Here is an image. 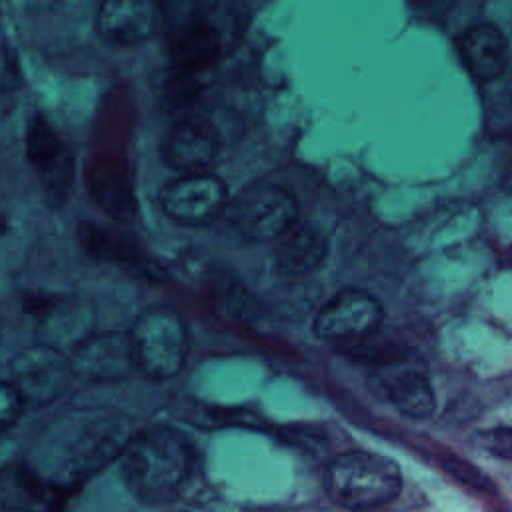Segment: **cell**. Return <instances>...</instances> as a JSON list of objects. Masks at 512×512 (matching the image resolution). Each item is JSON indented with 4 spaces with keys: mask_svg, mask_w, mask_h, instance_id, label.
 <instances>
[{
    "mask_svg": "<svg viewBox=\"0 0 512 512\" xmlns=\"http://www.w3.org/2000/svg\"><path fill=\"white\" fill-rule=\"evenodd\" d=\"M12 386L24 404L42 406L54 402L72 378L68 354L50 344L24 348L12 360Z\"/></svg>",
    "mask_w": 512,
    "mask_h": 512,
    "instance_id": "52a82bcc",
    "label": "cell"
},
{
    "mask_svg": "<svg viewBox=\"0 0 512 512\" xmlns=\"http://www.w3.org/2000/svg\"><path fill=\"white\" fill-rule=\"evenodd\" d=\"M274 252L276 266L292 276H304L314 272L326 258V238L312 226L296 224L282 238H278Z\"/></svg>",
    "mask_w": 512,
    "mask_h": 512,
    "instance_id": "e0dca14e",
    "label": "cell"
},
{
    "mask_svg": "<svg viewBox=\"0 0 512 512\" xmlns=\"http://www.w3.org/2000/svg\"><path fill=\"white\" fill-rule=\"evenodd\" d=\"M160 206L180 226H206L226 212L228 190L218 176L208 172L184 174L162 186Z\"/></svg>",
    "mask_w": 512,
    "mask_h": 512,
    "instance_id": "5b68a950",
    "label": "cell"
},
{
    "mask_svg": "<svg viewBox=\"0 0 512 512\" xmlns=\"http://www.w3.org/2000/svg\"><path fill=\"white\" fill-rule=\"evenodd\" d=\"M234 230L248 240H278L296 226L298 204L294 196L272 182H254L228 202Z\"/></svg>",
    "mask_w": 512,
    "mask_h": 512,
    "instance_id": "277c9868",
    "label": "cell"
},
{
    "mask_svg": "<svg viewBox=\"0 0 512 512\" xmlns=\"http://www.w3.org/2000/svg\"><path fill=\"white\" fill-rule=\"evenodd\" d=\"M476 444L496 458L512 460V426L482 430L476 436Z\"/></svg>",
    "mask_w": 512,
    "mask_h": 512,
    "instance_id": "d6986e66",
    "label": "cell"
},
{
    "mask_svg": "<svg viewBox=\"0 0 512 512\" xmlns=\"http://www.w3.org/2000/svg\"><path fill=\"white\" fill-rule=\"evenodd\" d=\"M328 496L348 510H370L388 504L402 490L400 466L376 452L348 450L338 454L324 476Z\"/></svg>",
    "mask_w": 512,
    "mask_h": 512,
    "instance_id": "7a4b0ae2",
    "label": "cell"
},
{
    "mask_svg": "<svg viewBox=\"0 0 512 512\" xmlns=\"http://www.w3.org/2000/svg\"><path fill=\"white\" fill-rule=\"evenodd\" d=\"M220 150L216 128L204 118H184L176 122L164 138L162 158L166 166L184 174H204L214 164Z\"/></svg>",
    "mask_w": 512,
    "mask_h": 512,
    "instance_id": "8fae6325",
    "label": "cell"
},
{
    "mask_svg": "<svg viewBox=\"0 0 512 512\" xmlns=\"http://www.w3.org/2000/svg\"><path fill=\"white\" fill-rule=\"evenodd\" d=\"M450 470H452V474H456V476H460V474H462V470H460V468H454V466H452V468H450ZM464 480H468V482H472V484H474V486H476V484H484V482H486V480H484V478H482V476H480V474H478V470H474V468H472V470H468V472H466V476H464Z\"/></svg>",
    "mask_w": 512,
    "mask_h": 512,
    "instance_id": "44dd1931",
    "label": "cell"
},
{
    "mask_svg": "<svg viewBox=\"0 0 512 512\" xmlns=\"http://www.w3.org/2000/svg\"><path fill=\"white\" fill-rule=\"evenodd\" d=\"M84 184L90 198L104 214L118 222H128L136 214L134 178L126 160L94 158L86 166Z\"/></svg>",
    "mask_w": 512,
    "mask_h": 512,
    "instance_id": "7c38bea8",
    "label": "cell"
},
{
    "mask_svg": "<svg viewBox=\"0 0 512 512\" xmlns=\"http://www.w3.org/2000/svg\"><path fill=\"white\" fill-rule=\"evenodd\" d=\"M502 188H504L508 194H512V162L508 164V168H506L504 174H502Z\"/></svg>",
    "mask_w": 512,
    "mask_h": 512,
    "instance_id": "7402d4cb",
    "label": "cell"
},
{
    "mask_svg": "<svg viewBox=\"0 0 512 512\" xmlns=\"http://www.w3.org/2000/svg\"><path fill=\"white\" fill-rule=\"evenodd\" d=\"M384 308L376 296L360 288L336 292L318 312L314 330L328 340L362 338L380 328Z\"/></svg>",
    "mask_w": 512,
    "mask_h": 512,
    "instance_id": "ba28073f",
    "label": "cell"
},
{
    "mask_svg": "<svg viewBox=\"0 0 512 512\" xmlns=\"http://www.w3.org/2000/svg\"><path fill=\"white\" fill-rule=\"evenodd\" d=\"M136 368L152 380L176 376L188 356V330L178 312L166 306L138 316L128 332Z\"/></svg>",
    "mask_w": 512,
    "mask_h": 512,
    "instance_id": "3957f363",
    "label": "cell"
},
{
    "mask_svg": "<svg viewBox=\"0 0 512 512\" xmlns=\"http://www.w3.org/2000/svg\"><path fill=\"white\" fill-rule=\"evenodd\" d=\"M26 158L38 174L46 200L52 206H62L68 200L74 182V158L62 142L54 126L36 114L26 128Z\"/></svg>",
    "mask_w": 512,
    "mask_h": 512,
    "instance_id": "8992f818",
    "label": "cell"
},
{
    "mask_svg": "<svg viewBox=\"0 0 512 512\" xmlns=\"http://www.w3.org/2000/svg\"><path fill=\"white\" fill-rule=\"evenodd\" d=\"M372 382L376 390L404 416L422 420L436 408L434 390L426 372L410 358H388L376 368Z\"/></svg>",
    "mask_w": 512,
    "mask_h": 512,
    "instance_id": "30bf717a",
    "label": "cell"
},
{
    "mask_svg": "<svg viewBox=\"0 0 512 512\" xmlns=\"http://www.w3.org/2000/svg\"><path fill=\"white\" fill-rule=\"evenodd\" d=\"M158 6L148 0H106L98 6L96 32L112 46L148 40L158 26Z\"/></svg>",
    "mask_w": 512,
    "mask_h": 512,
    "instance_id": "4fadbf2b",
    "label": "cell"
},
{
    "mask_svg": "<svg viewBox=\"0 0 512 512\" xmlns=\"http://www.w3.org/2000/svg\"><path fill=\"white\" fill-rule=\"evenodd\" d=\"M24 402L10 382H0V436L8 432L20 418Z\"/></svg>",
    "mask_w": 512,
    "mask_h": 512,
    "instance_id": "ffe728a7",
    "label": "cell"
},
{
    "mask_svg": "<svg viewBox=\"0 0 512 512\" xmlns=\"http://www.w3.org/2000/svg\"><path fill=\"white\" fill-rule=\"evenodd\" d=\"M72 376L96 382L126 378L134 368L128 332H96L82 338L68 354Z\"/></svg>",
    "mask_w": 512,
    "mask_h": 512,
    "instance_id": "9c48e42d",
    "label": "cell"
},
{
    "mask_svg": "<svg viewBox=\"0 0 512 512\" xmlns=\"http://www.w3.org/2000/svg\"><path fill=\"white\" fill-rule=\"evenodd\" d=\"M170 58L184 74L208 68L224 48L220 30L202 16H192L170 34Z\"/></svg>",
    "mask_w": 512,
    "mask_h": 512,
    "instance_id": "5bb4252c",
    "label": "cell"
},
{
    "mask_svg": "<svg viewBox=\"0 0 512 512\" xmlns=\"http://www.w3.org/2000/svg\"><path fill=\"white\" fill-rule=\"evenodd\" d=\"M456 44L466 70L480 82L498 78L508 64L506 36L492 22L468 26Z\"/></svg>",
    "mask_w": 512,
    "mask_h": 512,
    "instance_id": "9a60e30c",
    "label": "cell"
},
{
    "mask_svg": "<svg viewBox=\"0 0 512 512\" xmlns=\"http://www.w3.org/2000/svg\"><path fill=\"white\" fill-rule=\"evenodd\" d=\"M192 464L190 440L170 426H150L132 434L118 456L128 492L148 506L174 500L186 484Z\"/></svg>",
    "mask_w": 512,
    "mask_h": 512,
    "instance_id": "6da1fadb",
    "label": "cell"
},
{
    "mask_svg": "<svg viewBox=\"0 0 512 512\" xmlns=\"http://www.w3.org/2000/svg\"><path fill=\"white\" fill-rule=\"evenodd\" d=\"M78 244L94 260L112 262V264L124 268L126 272L138 274L146 280L158 278V272H154L152 262L146 258V254L140 250V246L124 234L110 232L92 222H80L78 224Z\"/></svg>",
    "mask_w": 512,
    "mask_h": 512,
    "instance_id": "2e32d148",
    "label": "cell"
},
{
    "mask_svg": "<svg viewBox=\"0 0 512 512\" xmlns=\"http://www.w3.org/2000/svg\"><path fill=\"white\" fill-rule=\"evenodd\" d=\"M22 84L18 56L6 36L0 32V96L16 90Z\"/></svg>",
    "mask_w": 512,
    "mask_h": 512,
    "instance_id": "ac0fdd59",
    "label": "cell"
}]
</instances>
